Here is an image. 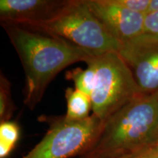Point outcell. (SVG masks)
<instances>
[{"instance_id": "cell-6", "label": "cell", "mask_w": 158, "mask_h": 158, "mask_svg": "<svg viewBox=\"0 0 158 158\" xmlns=\"http://www.w3.org/2000/svg\"><path fill=\"white\" fill-rule=\"evenodd\" d=\"M118 53L141 94L158 93V38L142 34L122 44Z\"/></svg>"}, {"instance_id": "cell-10", "label": "cell", "mask_w": 158, "mask_h": 158, "mask_svg": "<svg viewBox=\"0 0 158 158\" xmlns=\"http://www.w3.org/2000/svg\"><path fill=\"white\" fill-rule=\"evenodd\" d=\"M20 136V127L14 122H1L0 124V158L7 157Z\"/></svg>"}, {"instance_id": "cell-2", "label": "cell", "mask_w": 158, "mask_h": 158, "mask_svg": "<svg viewBox=\"0 0 158 158\" xmlns=\"http://www.w3.org/2000/svg\"><path fill=\"white\" fill-rule=\"evenodd\" d=\"M158 146V93L141 94L102 122L81 158H124Z\"/></svg>"}, {"instance_id": "cell-9", "label": "cell", "mask_w": 158, "mask_h": 158, "mask_svg": "<svg viewBox=\"0 0 158 158\" xmlns=\"http://www.w3.org/2000/svg\"><path fill=\"white\" fill-rule=\"evenodd\" d=\"M67 113L65 118L71 121L83 120L89 116L92 110L90 97L76 89L68 88L65 91Z\"/></svg>"}, {"instance_id": "cell-15", "label": "cell", "mask_w": 158, "mask_h": 158, "mask_svg": "<svg viewBox=\"0 0 158 158\" xmlns=\"http://www.w3.org/2000/svg\"><path fill=\"white\" fill-rule=\"evenodd\" d=\"M124 158H158V146L143 150Z\"/></svg>"}, {"instance_id": "cell-16", "label": "cell", "mask_w": 158, "mask_h": 158, "mask_svg": "<svg viewBox=\"0 0 158 158\" xmlns=\"http://www.w3.org/2000/svg\"><path fill=\"white\" fill-rule=\"evenodd\" d=\"M158 12V0H151L149 6V13Z\"/></svg>"}, {"instance_id": "cell-5", "label": "cell", "mask_w": 158, "mask_h": 158, "mask_svg": "<svg viewBox=\"0 0 158 158\" xmlns=\"http://www.w3.org/2000/svg\"><path fill=\"white\" fill-rule=\"evenodd\" d=\"M102 121L92 114L71 121L64 116L53 121L43 138L22 158H70L81 156L92 145Z\"/></svg>"}, {"instance_id": "cell-11", "label": "cell", "mask_w": 158, "mask_h": 158, "mask_svg": "<svg viewBox=\"0 0 158 158\" xmlns=\"http://www.w3.org/2000/svg\"><path fill=\"white\" fill-rule=\"evenodd\" d=\"M87 68L83 70L76 68L67 73L66 78L74 82L76 89L81 91L90 97L94 87L95 73L94 69L90 63H86Z\"/></svg>"}, {"instance_id": "cell-7", "label": "cell", "mask_w": 158, "mask_h": 158, "mask_svg": "<svg viewBox=\"0 0 158 158\" xmlns=\"http://www.w3.org/2000/svg\"><path fill=\"white\" fill-rule=\"evenodd\" d=\"M92 13L121 44L143 33L145 15L127 10L114 0H85Z\"/></svg>"}, {"instance_id": "cell-12", "label": "cell", "mask_w": 158, "mask_h": 158, "mask_svg": "<svg viewBox=\"0 0 158 158\" xmlns=\"http://www.w3.org/2000/svg\"><path fill=\"white\" fill-rule=\"evenodd\" d=\"M15 110L11 96L10 84L2 73L0 75V121H10Z\"/></svg>"}, {"instance_id": "cell-1", "label": "cell", "mask_w": 158, "mask_h": 158, "mask_svg": "<svg viewBox=\"0 0 158 158\" xmlns=\"http://www.w3.org/2000/svg\"><path fill=\"white\" fill-rule=\"evenodd\" d=\"M1 23L24 70L23 102L30 110L40 102L48 84L60 71L98 54L45 31L15 23Z\"/></svg>"}, {"instance_id": "cell-14", "label": "cell", "mask_w": 158, "mask_h": 158, "mask_svg": "<svg viewBox=\"0 0 158 158\" xmlns=\"http://www.w3.org/2000/svg\"><path fill=\"white\" fill-rule=\"evenodd\" d=\"M143 34L158 38V12L149 13L145 15Z\"/></svg>"}, {"instance_id": "cell-13", "label": "cell", "mask_w": 158, "mask_h": 158, "mask_svg": "<svg viewBox=\"0 0 158 158\" xmlns=\"http://www.w3.org/2000/svg\"><path fill=\"white\" fill-rule=\"evenodd\" d=\"M118 5L144 15L149 13L151 0H114Z\"/></svg>"}, {"instance_id": "cell-3", "label": "cell", "mask_w": 158, "mask_h": 158, "mask_svg": "<svg viewBox=\"0 0 158 158\" xmlns=\"http://www.w3.org/2000/svg\"><path fill=\"white\" fill-rule=\"evenodd\" d=\"M22 26L56 35L96 54L118 52L122 45L92 13L85 0H69L64 8L49 21Z\"/></svg>"}, {"instance_id": "cell-8", "label": "cell", "mask_w": 158, "mask_h": 158, "mask_svg": "<svg viewBox=\"0 0 158 158\" xmlns=\"http://www.w3.org/2000/svg\"><path fill=\"white\" fill-rule=\"evenodd\" d=\"M69 0H0L1 22L31 25L56 16Z\"/></svg>"}, {"instance_id": "cell-4", "label": "cell", "mask_w": 158, "mask_h": 158, "mask_svg": "<svg viewBox=\"0 0 158 158\" xmlns=\"http://www.w3.org/2000/svg\"><path fill=\"white\" fill-rule=\"evenodd\" d=\"M86 63H90L95 73L90 95L92 114L102 122L130 100L143 94L130 68L116 51L98 54Z\"/></svg>"}]
</instances>
